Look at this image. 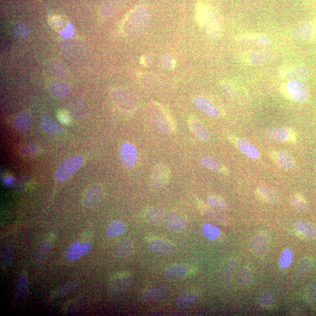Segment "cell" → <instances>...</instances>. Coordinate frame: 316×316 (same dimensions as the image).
Masks as SVG:
<instances>
[{
    "instance_id": "cell-54",
    "label": "cell",
    "mask_w": 316,
    "mask_h": 316,
    "mask_svg": "<svg viewBox=\"0 0 316 316\" xmlns=\"http://www.w3.org/2000/svg\"><path fill=\"white\" fill-rule=\"evenodd\" d=\"M71 116L68 111H59L57 113V118L61 123L68 125L71 122Z\"/></svg>"
},
{
    "instance_id": "cell-11",
    "label": "cell",
    "mask_w": 316,
    "mask_h": 316,
    "mask_svg": "<svg viewBox=\"0 0 316 316\" xmlns=\"http://www.w3.org/2000/svg\"><path fill=\"white\" fill-rule=\"evenodd\" d=\"M120 156L125 167H132L134 166L137 160V149L134 145L126 142L121 146Z\"/></svg>"
},
{
    "instance_id": "cell-48",
    "label": "cell",
    "mask_w": 316,
    "mask_h": 316,
    "mask_svg": "<svg viewBox=\"0 0 316 316\" xmlns=\"http://www.w3.org/2000/svg\"><path fill=\"white\" fill-rule=\"evenodd\" d=\"M311 260L307 258H304L300 260L297 268V274L298 276H303L309 272L311 267Z\"/></svg>"
},
{
    "instance_id": "cell-41",
    "label": "cell",
    "mask_w": 316,
    "mask_h": 316,
    "mask_svg": "<svg viewBox=\"0 0 316 316\" xmlns=\"http://www.w3.org/2000/svg\"><path fill=\"white\" fill-rule=\"evenodd\" d=\"M291 202L293 207L298 211H305L308 207L306 200L300 194H295L293 195L291 198Z\"/></svg>"
},
{
    "instance_id": "cell-52",
    "label": "cell",
    "mask_w": 316,
    "mask_h": 316,
    "mask_svg": "<svg viewBox=\"0 0 316 316\" xmlns=\"http://www.w3.org/2000/svg\"><path fill=\"white\" fill-rule=\"evenodd\" d=\"M307 297L310 303H316V281L310 284L307 288Z\"/></svg>"
},
{
    "instance_id": "cell-26",
    "label": "cell",
    "mask_w": 316,
    "mask_h": 316,
    "mask_svg": "<svg viewBox=\"0 0 316 316\" xmlns=\"http://www.w3.org/2000/svg\"><path fill=\"white\" fill-rule=\"evenodd\" d=\"M256 195L261 201L274 204L278 201L279 196L276 190L267 186H260L257 188Z\"/></svg>"
},
{
    "instance_id": "cell-22",
    "label": "cell",
    "mask_w": 316,
    "mask_h": 316,
    "mask_svg": "<svg viewBox=\"0 0 316 316\" xmlns=\"http://www.w3.org/2000/svg\"><path fill=\"white\" fill-rule=\"evenodd\" d=\"M251 250L257 256H262L268 251L269 245L267 239L263 235H257L252 239Z\"/></svg>"
},
{
    "instance_id": "cell-5",
    "label": "cell",
    "mask_w": 316,
    "mask_h": 316,
    "mask_svg": "<svg viewBox=\"0 0 316 316\" xmlns=\"http://www.w3.org/2000/svg\"><path fill=\"white\" fill-rule=\"evenodd\" d=\"M279 76L282 79L306 81L309 79L308 69L303 65L296 64L284 65L279 69Z\"/></svg>"
},
{
    "instance_id": "cell-44",
    "label": "cell",
    "mask_w": 316,
    "mask_h": 316,
    "mask_svg": "<svg viewBox=\"0 0 316 316\" xmlns=\"http://www.w3.org/2000/svg\"><path fill=\"white\" fill-rule=\"evenodd\" d=\"M207 202L210 206L219 210H225L227 208V204L224 199L217 196H210L207 198Z\"/></svg>"
},
{
    "instance_id": "cell-14",
    "label": "cell",
    "mask_w": 316,
    "mask_h": 316,
    "mask_svg": "<svg viewBox=\"0 0 316 316\" xmlns=\"http://www.w3.org/2000/svg\"><path fill=\"white\" fill-rule=\"evenodd\" d=\"M104 196V190L100 185L93 186L87 191L83 199V204L86 207H93L101 201Z\"/></svg>"
},
{
    "instance_id": "cell-34",
    "label": "cell",
    "mask_w": 316,
    "mask_h": 316,
    "mask_svg": "<svg viewBox=\"0 0 316 316\" xmlns=\"http://www.w3.org/2000/svg\"><path fill=\"white\" fill-rule=\"evenodd\" d=\"M296 228L300 234L309 239H315L316 238V227L309 223L298 222L296 224Z\"/></svg>"
},
{
    "instance_id": "cell-27",
    "label": "cell",
    "mask_w": 316,
    "mask_h": 316,
    "mask_svg": "<svg viewBox=\"0 0 316 316\" xmlns=\"http://www.w3.org/2000/svg\"><path fill=\"white\" fill-rule=\"evenodd\" d=\"M40 126L43 131L49 134H57L62 132V129L52 120L51 116L45 113L40 120Z\"/></svg>"
},
{
    "instance_id": "cell-32",
    "label": "cell",
    "mask_w": 316,
    "mask_h": 316,
    "mask_svg": "<svg viewBox=\"0 0 316 316\" xmlns=\"http://www.w3.org/2000/svg\"><path fill=\"white\" fill-rule=\"evenodd\" d=\"M166 225L167 228L170 231H179L185 227L186 221L178 214L171 213L167 217Z\"/></svg>"
},
{
    "instance_id": "cell-33",
    "label": "cell",
    "mask_w": 316,
    "mask_h": 316,
    "mask_svg": "<svg viewBox=\"0 0 316 316\" xmlns=\"http://www.w3.org/2000/svg\"><path fill=\"white\" fill-rule=\"evenodd\" d=\"M62 48L63 51H64L69 57H77V55L82 54V48L80 45L78 44L77 42L74 40H65L62 43Z\"/></svg>"
},
{
    "instance_id": "cell-8",
    "label": "cell",
    "mask_w": 316,
    "mask_h": 316,
    "mask_svg": "<svg viewBox=\"0 0 316 316\" xmlns=\"http://www.w3.org/2000/svg\"><path fill=\"white\" fill-rule=\"evenodd\" d=\"M286 85L288 99L299 103L305 102L308 96V91L306 86L301 81L290 80L286 83Z\"/></svg>"
},
{
    "instance_id": "cell-53",
    "label": "cell",
    "mask_w": 316,
    "mask_h": 316,
    "mask_svg": "<svg viewBox=\"0 0 316 316\" xmlns=\"http://www.w3.org/2000/svg\"><path fill=\"white\" fill-rule=\"evenodd\" d=\"M59 34L61 36L65 38H71L74 34V28L73 25H72L70 22H68L66 24V27L63 30L59 31Z\"/></svg>"
},
{
    "instance_id": "cell-30",
    "label": "cell",
    "mask_w": 316,
    "mask_h": 316,
    "mask_svg": "<svg viewBox=\"0 0 316 316\" xmlns=\"http://www.w3.org/2000/svg\"><path fill=\"white\" fill-rule=\"evenodd\" d=\"M164 216V210L161 207H150L145 212V218L147 221L153 225L159 224L163 220Z\"/></svg>"
},
{
    "instance_id": "cell-50",
    "label": "cell",
    "mask_w": 316,
    "mask_h": 316,
    "mask_svg": "<svg viewBox=\"0 0 316 316\" xmlns=\"http://www.w3.org/2000/svg\"><path fill=\"white\" fill-rule=\"evenodd\" d=\"M31 178L28 176H21L16 179L14 182L13 187L16 190L20 191L25 189L30 182Z\"/></svg>"
},
{
    "instance_id": "cell-15",
    "label": "cell",
    "mask_w": 316,
    "mask_h": 316,
    "mask_svg": "<svg viewBox=\"0 0 316 316\" xmlns=\"http://www.w3.org/2000/svg\"><path fill=\"white\" fill-rule=\"evenodd\" d=\"M68 112L72 118L75 120H80L87 114L88 107L85 101L82 98H76L69 104Z\"/></svg>"
},
{
    "instance_id": "cell-49",
    "label": "cell",
    "mask_w": 316,
    "mask_h": 316,
    "mask_svg": "<svg viewBox=\"0 0 316 316\" xmlns=\"http://www.w3.org/2000/svg\"><path fill=\"white\" fill-rule=\"evenodd\" d=\"M49 24L54 30L60 31L64 28L65 21L62 17L55 15L49 19Z\"/></svg>"
},
{
    "instance_id": "cell-39",
    "label": "cell",
    "mask_w": 316,
    "mask_h": 316,
    "mask_svg": "<svg viewBox=\"0 0 316 316\" xmlns=\"http://www.w3.org/2000/svg\"><path fill=\"white\" fill-rule=\"evenodd\" d=\"M275 295L272 292L265 291L259 295L258 297V301L260 306L264 307H269L273 306L275 302Z\"/></svg>"
},
{
    "instance_id": "cell-1",
    "label": "cell",
    "mask_w": 316,
    "mask_h": 316,
    "mask_svg": "<svg viewBox=\"0 0 316 316\" xmlns=\"http://www.w3.org/2000/svg\"><path fill=\"white\" fill-rule=\"evenodd\" d=\"M196 19L208 36L214 38L221 37L224 32L222 17L215 8L204 2L196 6Z\"/></svg>"
},
{
    "instance_id": "cell-13",
    "label": "cell",
    "mask_w": 316,
    "mask_h": 316,
    "mask_svg": "<svg viewBox=\"0 0 316 316\" xmlns=\"http://www.w3.org/2000/svg\"><path fill=\"white\" fill-rule=\"evenodd\" d=\"M92 245L91 243L85 242L84 243L76 242L72 243L66 251V257L69 261L73 262L81 257L85 256L91 250Z\"/></svg>"
},
{
    "instance_id": "cell-6",
    "label": "cell",
    "mask_w": 316,
    "mask_h": 316,
    "mask_svg": "<svg viewBox=\"0 0 316 316\" xmlns=\"http://www.w3.org/2000/svg\"><path fill=\"white\" fill-rule=\"evenodd\" d=\"M235 40L240 44L254 48H266L272 43L270 37L262 34H240L236 37Z\"/></svg>"
},
{
    "instance_id": "cell-21",
    "label": "cell",
    "mask_w": 316,
    "mask_h": 316,
    "mask_svg": "<svg viewBox=\"0 0 316 316\" xmlns=\"http://www.w3.org/2000/svg\"><path fill=\"white\" fill-rule=\"evenodd\" d=\"M238 149L249 158L257 159L260 157V153L254 145L245 139L239 138L236 141Z\"/></svg>"
},
{
    "instance_id": "cell-23",
    "label": "cell",
    "mask_w": 316,
    "mask_h": 316,
    "mask_svg": "<svg viewBox=\"0 0 316 316\" xmlns=\"http://www.w3.org/2000/svg\"><path fill=\"white\" fill-rule=\"evenodd\" d=\"M167 294V289L166 287L164 286L150 287L145 290L141 298L144 301H149L164 297Z\"/></svg>"
},
{
    "instance_id": "cell-3",
    "label": "cell",
    "mask_w": 316,
    "mask_h": 316,
    "mask_svg": "<svg viewBox=\"0 0 316 316\" xmlns=\"http://www.w3.org/2000/svg\"><path fill=\"white\" fill-rule=\"evenodd\" d=\"M170 170L166 165L159 164L153 167L150 175L149 187L153 191L161 190L169 182Z\"/></svg>"
},
{
    "instance_id": "cell-10",
    "label": "cell",
    "mask_w": 316,
    "mask_h": 316,
    "mask_svg": "<svg viewBox=\"0 0 316 316\" xmlns=\"http://www.w3.org/2000/svg\"><path fill=\"white\" fill-rule=\"evenodd\" d=\"M131 282V277L129 275H124L114 278L109 286V295L114 297H120L129 289Z\"/></svg>"
},
{
    "instance_id": "cell-45",
    "label": "cell",
    "mask_w": 316,
    "mask_h": 316,
    "mask_svg": "<svg viewBox=\"0 0 316 316\" xmlns=\"http://www.w3.org/2000/svg\"><path fill=\"white\" fill-rule=\"evenodd\" d=\"M293 259V252L291 249H284L279 259V265L281 268H288L291 264Z\"/></svg>"
},
{
    "instance_id": "cell-51",
    "label": "cell",
    "mask_w": 316,
    "mask_h": 316,
    "mask_svg": "<svg viewBox=\"0 0 316 316\" xmlns=\"http://www.w3.org/2000/svg\"><path fill=\"white\" fill-rule=\"evenodd\" d=\"M13 34L14 36L18 37V38H23V37L28 36V28L24 24H19L17 25L13 29Z\"/></svg>"
},
{
    "instance_id": "cell-16",
    "label": "cell",
    "mask_w": 316,
    "mask_h": 316,
    "mask_svg": "<svg viewBox=\"0 0 316 316\" xmlns=\"http://www.w3.org/2000/svg\"><path fill=\"white\" fill-rule=\"evenodd\" d=\"M51 249V242L49 241H44L40 243L35 250L33 260L35 265L41 266L45 262Z\"/></svg>"
},
{
    "instance_id": "cell-17",
    "label": "cell",
    "mask_w": 316,
    "mask_h": 316,
    "mask_svg": "<svg viewBox=\"0 0 316 316\" xmlns=\"http://www.w3.org/2000/svg\"><path fill=\"white\" fill-rule=\"evenodd\" d=\"M29 283L27 277L22 275L19 278L14 294V302L20 304L23 302L28 292Z\"/></svg>"
},
{
    "instance_id": "cell-9",
    "label": "cell",
    "mask_w": 316,
    "mask_h": 316,
    "mask_svg": "<svg viewBox=\"0 0 316 316\" xmlns=\"http://www.w3.org/2000/svg\"><path fill=\"white\" fill-rule=\"evenodd\" d=\"M266 134L271 140L280 143L294 144L297 142L295 132L286 127H274L269 129Z\"/></svg>"
},
{
    "instance_id": "cell-43",
    "label": "cell",
    "mask_w": 316,
    "mask_h": 316,
    "mask_svg": "<svg viewBox=\"0 0 316 316\" xmlns=\"http://www.w3.org/2000/svg\"><path fill=\"white\" fill-rule=\"evenodd\" d=\"M200 209H201L202 213L204 214L205 216L208 217V218L216 220V221L221 223L224 222V219L223 218L221 214L217 213L210 207L207 206L204 204H199Z\"/></svg>"
},
{
    "instance_id": "cell-28",
    "label": "cell",
    "mask_w": 316,
    "mask_h": 316,
    "mask_svg": "<svg viewBox=\"0 0 316 316\" xmlns=\"http://www.w3.org/2000/svg\"><path fill=\"white\" fill-rule=\"evenodd\" d=\"M14 127L21 131H27L31 128L32 122L30 113L22 112L19 113L14 118Z\"/></svg>"
},
{
    "instance_id": "cell-24",
    "label": "cell",
    "mask_w": 316,
    "mask_h": 316,
    "mask_svg": "<svg viewBox=\"0 0 316 316\" xmlns=\"http://www.w3.org/2000/svg\"><path fill=\"white\" fill-rule=\"evenodd\" d=\"M271 157L283 169L290 170L295 166L294 159L285 152L275 151L271 153Z\"/></svg>"
},
{
    "instance_id": "cell-35",
    "label": "cell",
    "mask_w": 316,
    "mask_h": 316,
    "mask_svg": "<svg viewBox=\"0 0 316 316\" xmlns=\"http://www.w3.org/2000/svg\"><path fill=\"white\" fill-rule=\"evenodd\" d=\"M202 232L204 237L210 241L218 239L221 234L220 229L210 223H205L203 224Z\"/></svg>"
},
{
    "instance_id": "cell-18",
    "label": "cell",
    "mask_w": 316,
    "mask_h": 316,
    "mask_svg": "<svg viewBox=\"0 0 316 316\" xmlns=\"http://www.w3.org/2000/svg\"><path fill=\"white\" fill-rule=\"evenodd\" d=\"M195 102L197 107L205 115L213 118L220 117V112L219 109L206 98H196Z\"/></svg>"
},
{
    "instance_id": "cell-47",
    "label": "cell",
    "mask_w": 316,
    "mask_h": 316,
    "mask_svg": "<svg viewBox=\"0 0 316 316\" xmlns=\"http://www.w3.org/2000/svg\"><path fill=\"white\" fill-rule=\"evenodd\" d=\"M19 152L25 156H33L39 151V147L36 144H27L19 147Z\"/></svg>"
},
{
    "instance_id": "cell-12",
    "label": "cell",
    "mask_w": 316,
    "mask_h": 316,
    "mask_svg": "<svg viewBox=\"0 0 316 316\" xmlns=\"http://www.w3.org/2000/svg\"><path fill=\"white\" fill-rule=\"evenodd\" d=\"M149 248L153 253L160 255L172 254L176 247L172 242L164 239H153L149 242Z\"/></svg>"
},
{
    "instance_id": "cell-29",
    "label": "cell",
    "mask_w": 316,
    "mask_h": 316,
    "mask_svg": "<svg viewBox=\"0 0 316 316\" xmlns=\"http://www.w3.org/2000/svg\"><path fill=\"white\" fill-rule=\"evenodd\" d=\"M198 300V295L195 293L185 292L180 295L177 299V306L181 309H186L195 304Z\"/></svg>"
},
{
    "instance_id": "cell-40",
    "label": "cell",
    "mask_w": 316,
    "mask_h": 316,
    "mask_svg": "<svg viewBox=\"0 0 316 316\" xmlns=\"http://www.w3.org/2000/svg\"><path fill=\"white\" fill-rule=\"evenodd\" d=\"M238 280L243 286H248L252 280V277L250 269L247 267H242L238 272L237 275Z\"/></svg>"
},
{
    "instance_id": "cell-4",
    "label": "cell",
    "mask_w": 316,
    "mask_h": 316,
    "mask_svg": "<svg viewBox=\"0 0 316 316\" xmlns=\"http://www.w3.org/2000/svg\"><path fill=\"white\" fill-rule=\"evenodd\" d=\"M290 35L297 41H309L316 36V21L301 22L292 28Z\"/></svg>"
},
{
    "instance_id": "cell-46",
    "label": "cell",
    "mask_w": 316,
    "mask_h": 316,
    "mask_svg": "<svg viewBox=\"0 0 316 316\" xmlns=\"http://www.w3.org/2000/svg\"><path fill=\"white\" fill-rule=\"evenodd\" d=\"M49 70L55 76L59 77H64L66 75V70L65 66L62 63L54 61L49 65Z\"/></svg>"
},
{
    "instance_id": "cell-38",
    "label": "cell",
    "mask_w": 316,
    "mask_h": 316,
    "mask_svg": "<svg viewBox=\"0 0 316 316\" xmlns=\"http://www.w3.org/2000/svg\"><path fill=\"white\" fill-rule=\"evenodd\" d=\"M132 244L131 242L129 240H124L116 245L115 248V253L116 256L120 257H124L130 253L131 251Z\"/></svg>"
},
{
    "instance_id": "cell-36",
    "label": "cell",
    "mask_w": 316,
    "mask_h": 316,
    "mask_svg": "<svg viewBox=\"0 0 316 316\" xmlns=\"http://www.w3.org/2000/svg\"><path fill=\"white\" fill-rule=\"evenodd\" d=\"M126 225L121 221L112 222L107 229L106 236L109 238L117 237L126 232Z\"/></svg>"
},
{
    "instance_id": "cell-25",
    "label": "cell",
    "mask_w": 316,
    "mask_h": 316,
    "mask_svg": "<svg viewBox=\"0 0 316 316\" xmlns=\"http://www.w3.org/2000/svg\"><path fill=\"white\" fill-rule=\"evenodd\" d=\"M49 92L52 96L62 99L70 94L71 89L68 83L62 82H55L49 87Z\"/></svg>"
},
{
    "instance_id": "cell-37",
    "label": "cell",
    "mask_w": 316,
    "mask_h": 316,
    "mask_svg": "<svg viewBox=\"0 0 316 316\" xmlns=\"http://www.w3.org/2000/svg\"><path fill=\"white\" fill-rule=\"evenodd\" d=\"M14 251V243L13 241H9L3 246L2 249L1 260L5 266L10 264L13 260Z\"/></svg>"
},
{
    "instance_id": "cell-2",
    "label": "cell",
    "mask_w": 316,
    "mask_h": 316,
    "mask_svg": "<svg viewBox=\"0 0 316 316\" xmlns=\"http://www.w3.org/2000/svg\"><path fill=\"white\" fill-rule=\"evenodd\" d=\"M84 159L82 156L75 155L66 159L57 167L55 176L57 181L64 182L76 172L83 165Z\"/></svg>"
},
{
    "instance_id": "cell-42",
    "label": "cell",
    "mask_w": 316,
    "mask_h": 316,
    "mask_svg": "<svg viewBox=\"0 0 316 316\" xmlns=\"http://www.w3.org/2000/svg\"><path fill=\"white\" fill-rule=\"evenodd\" d=\"M79 285V282L77 280H72L68 281L67 282L63 284L61 286L58 291H57V297H65L69 293L73 291L74 289H76Z\"/></svg>"
},
{
    "instance_id": "cell-55",
    "label": "cell",
    "mask_w": 316,
    "mask_h": 316,
    "mask_svg": "<svg viewBox=\"0 0 316 316\" xmlns=\"http://www.w3.org/2000/svg\"><path fill=\"white\" fill-rule=\"evenodd\" d=\"M14 182V179H13L12 177L11 176L6 177V178H5L4 180V184L7 186L13 185Z\"/></svg>"
},
{
    "instance_id": "cell-20",
    "label": "cell",
    "mask_w": 316,
    "mask_h": 316,
    "mask_svg": "<svg viewBox=\"0 0 316 316\" xmlns=\"http://www.w3.org/2000/svg\"><path fill=\"white\" fill-rule=\"evenodd\" d=\"M188 124L191 131L199 140L205 142L210 140L209 132L201 121L197 120L196 118L190 117Z\"/></svg>"
},
{
    "instance_id": "cell-7",
    "label": "cell",
    "mask_w": 316,
    "mask_h": 316,
    "mask_svg": "<svg viewBox=\"0 0 316 316\" xmlns=\"http://www.w3.org/2000/svg\"><path fill=\"white\" fill-rule=\"evenodd\" d=\"M274 58V54L266 50L251 51L243 53L241 56L243 63L252 66L266 64Z\"/></svg>"
},
{
    "instance_id": "cell-31",
    "label": "cell",
    "mask_w": 316,
    "mask_h": 316,
    "mask_svg": "<svg viewBox=\"0 0 316 316\" xmlns=\"http://www.w3.org/2000/svg\"><path fill=\"white\" fill-rule=\"evenodd\" d=\"M202 164L207 169L214 171V172L223 174L228 173V170L225 169L221 162L212 156H205L202 159Z\"/></svg>"
},
{
    "instance_id": "cell-19",
    "label": "cell",
    "mask_w": 316,
    "mask_h": 316,
    "mask_svg": "<svg viewBox=\"0 0 316 316\" xmlns=\"http://www.w3.org/2000/svg\"><path fill=\"white\" fill-rule=\"evenodd\" d=\"M189 272L187 266L181 263H176L168 266L165 269V275L170 280H179L186 277Z\"/></svg>"
}]
</instances>
